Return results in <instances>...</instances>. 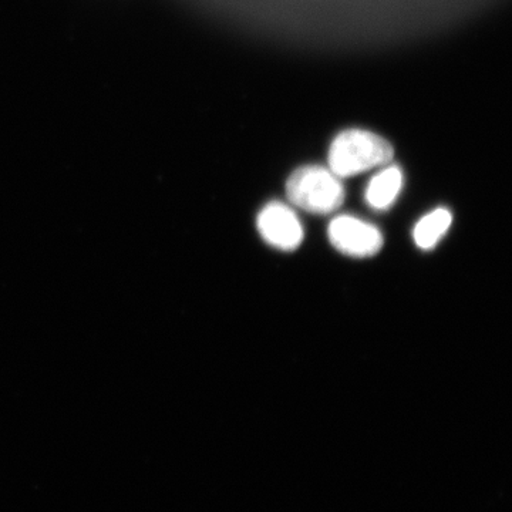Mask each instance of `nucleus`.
<instances>
[{
	"instance_id": "obj_6",
	"label": "nucleus",
	"mask_w": 512,
	"mask_h": 512,
	"mask_svg": "<svg viewBox=\"0 0 512 512\" xmlns=\"http://www.w3.org/2000/svg\"><path fill=\"white\" fill-rule=\"evenodd\" d=\"M453 222V215L446 208H437L430 214L424 215L416 227H414L413 238L417 247L429 251L439 244L440 239L447 234Z\"/></svg>"
},
{
	"instance_id": "obj_4",
	"label": "nucleus",
	"mask_w": 512,
	"mask_h": 512,
	"mask_svg": "<svg viewBox=\"0 0 512 512\" xmlns=\"http://www.w3.org/2000/svg\"><path fill=\"white\" fill-rule=\"evenodd\" d=\"M259 234L271 247L295 251L303 241V227L298 215L282 202H269L256 220Z\"/></svg>"
},
{
	"instance_id": "obj_5",
	"label": "nucleus",
	"mask_w": 512,
	"mask_h": 512,
	"mask_svg": "<svg viewBox=\"0 0 512 512\" xmlns=\"http://www.w3.org/2000/svg\"><path fill=\"white\" fill-rule=\"evenodd\" d=\"M403 187V173L396 165L383 168L370 180L366 188V201L377 211L392 207Z\"/></svg>"
},
{
	"instance_id": "obj_2",
	"label": "nucleus",
	"mask_w": 512,
	"mask_h": 512,
	"mask_svg": "<svg viewBox=\"0 0 512 512\" xmlns=\"http://www.w3.org/2000/svg\"><path fill=\"white\" fill-rule=\"evenodd\" d=\"M286 194L295 207L319 215L339 210L345 201V188L338 175L318 165L296 170L286 183Z\"/></svg>"
},
{
	"instance_id": "obj_3",
	"label": "nucleus",
	"mask_w": 512,
	"mask_h": 512,
	"mask_svg": "<svg viewBox=\"0 0 512 512\" xmlns=\"http://www.w3.org/2000/svg\"><path fill=\"white\" fill-rule=\"evenodd\" d=\"M328 234L333 247L353 258H370L383 247L379 228L350 215L336 217L330 222Z\"/></svg>"
},
{
	"instance_id": "obj_1",
	"label": "nucleus",
	"mask_w": 512,
	"mask_h": 512,
	"mask_svg": "<svg viewBox=\"0 0 512 512\" xmlns=\"http://www.w3.org/2000/svg\"><path fill=\"white\" fill-rule=\"evenodd\" d=\"M394 151L389 141L365 130L340 133L329 148V170L349 178L389 164Z\"/></svg>"
}]
</instances>
